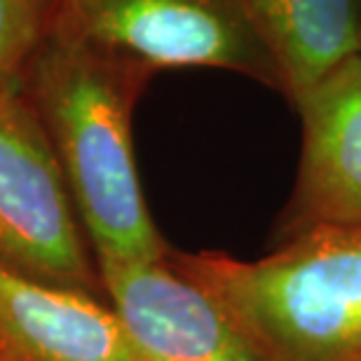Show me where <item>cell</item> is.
<instances>
[{
	"label": "cell",
	"mask_w": 361,
	"mask_h": 361,
	"mask_svg": "<svg viewBox=\"0 0 361 361\" xmlns=\"http://www.w3.org/2000/svg\"><path fill=\"white\" fill-rule=\"evenodd\" d=\"M265 361H361V228L310 223L256 261L180 256Z\"/></svg>",
	"instance_id": "obj_2"
},
{
	"label": "cell",
	"mask_w": 361,
	"mask_h": 361,
	"mask_svg": "<svg viewBox=\"0 0 361 361\" xmlns=\"http://www.w3.org/2000/svg\"><path fill=\"white\" fill-rule=\"evenodd\" d=\"M295 104L302 120V216L310 223L361 228V54Z\"/></svg>",
	"instance_id": "obj_7"
},
{
	"label": "cell",
	"mask_w": 361,
	"mask_h": 361,
	"mask_svg": "<svg viewBox=\"0 0 361 361\" xmlns=\"http://www.w3.org/2000/svg\"><path fill=\"white\" fill-rule=\"evenodd\" d=\"M49 26V0H0V85L19 82Z\"/></svg>",
	"instance_id": "obj_9"
},
{
	"label": "cell",
	"mask_w": 361,
	"mask_h": 361,
	"mask_svg": "<svg viewBox=\"0 0 361 361\" xmlns=\"http://www.w3.org/2000/svg\"><path fill=\"white\" fill-rule=\"evenodd\" d=\"M357 7H359V38H361V0H357Z\"/></svg>",
	"instance_id": "obj_10"
},
{
	"label": "cell",
	"mask_w": 361,
	"mask_h": 361,
	"mask_svg": "<svg viewBox=\"0 0 361 361\" xmlns=\"http://www.w3.org/2000/svg\"><path fill=\"white\" fill-rule=\"evenodd\" d=\"M293 101L361 54L357 0H242Z\"/></svg>",
	"instance_id": "obj_8"
},
{
	"label": "cell",
	"mask_w": 361,
	"mask_h": 361,
	"mask_svg": "<svg viewBox=\"0 0 361 361\" xmlns=\"http://www.w3.org/2000/svg\"><path fill=\"white\" fill-rule=\"evenodd\" d=\"M146 73L47 26L19 87L52 141L71 200L99 258L162 261L143 200L129 111Z\"/></svg>",
	"instance_id": "obj_1"
},
{
	"label": "cell",
	"mask_w": 361,
	"mask_h": 361,
	"mask_svg": "<svg viewBox=\"0 0 361 361\" xmlns=\"http://www.w3.org/2000/svg\"><path fill=\"white\" fill-rule=\"evenodd\" d=\"M49 26L146 75L207 66L281 90L277 61L242 0H49Z\"/></svg>",
	"instance_id": "obj_3"
},
{
	"label": "cell",
	"mask_w": 361,
	"mask_h": 361,
	"mask_svg": "<svg viewBox=\"0 0 361 361\" xmlns=\"http://www.w3.org/2000/svg\"><path fill=\"white\" fill-rule=\"evenodd\" d=\"M52 141L21 92L0 85V263L59 286L92 281Z\"/></svg>",
	"instance_id": "obj_4"
},
{
	"label": "cell",
	"mask_w": 361,
	"mask_h": 361,
	"mask_svg": "<svg viewBox=\"0 0 361 361\" xmlns=\"http://www.w3.org/2000/svg\"><path fill=\"white\" fill-rule=\"evenodd\" d=\"M0 361H134L113 307L0 263Z\"/></svg>",
	"instance_id": "obj_6"
},
{
	"label": "cell",
	"mask_w": 361,
	"mask_h": 361,
	"mask_svg": "<svg viewBox=\"0 0 361 361\" xmlns=\"http://www.w3.org/2000/svg\"><path fill=\"white\" fill-rule=\"evenodd\" d=\"M99 272L134 361H265L228 310L178 268L99 258Z\"/></svg>",
	"instance_id": "obj_5"
}]
</instances>
